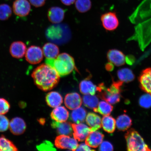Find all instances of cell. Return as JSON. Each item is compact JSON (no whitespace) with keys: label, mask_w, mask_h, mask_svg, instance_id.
Listing matches in <instances>:
<instances>
[{"label":"cell","mask_w":151,"mask_h":151,"mask_svg":"<svg viewBox=\"0 0 151 151\" xmlns=\"http://www.w3.org/2000/svg\"><path fill=\"white\" fill-rule=\"evenodd\" d=\"M127 150L129 151H151L142 137L136 131L130 129L125 135Z\"/></svg>","instance_id":"obj_6"},{"label":"cell","mask_w":151,"mask_h":151,"mask_svg":"<svg viewBox=\"0 0 151 151\" xmlns=\"http://www.w3.org/2000/svg\"><path fill=\"white\" fill-rule=\"evenodd\" d=\"M79 88L81 93L85 95H94L97 91V87L88 79L81 81Z\"/></svg>","instance_id":"obj_24"},{"label":"cell","mask_w":151,"mask_h":151,"mask_svg":"<svg viewBox=\"0 0 151 151\" xmlns=\"http://www.w3.org/2000/svg\"><path fill=\"white\" fill-rule=\"evenodd\" d=\"M9 128L14 135H20L25 131L26 124L23 119L17 117L13 118L9 122Z\"/></svg>","instance_id":"obj_15"},{"label":"cell","mask_w":151,"mask_h":151,"mask_svg":"<svg viewBox=\"0 0 151 151\" xmlns=\"http://www.w3.org/2000/svg\"><path fill=\"white\" fill-rule=\"evenodd\" d=\"M27 47L24 42L21 41H17L11 43L9 47V52L13 58L20 59L25 55Z\"/></svg>","instance_id":"obj_16"},{"label":"cell","mask_w":151,"mask_h":151,"mask_svg":"<svg viewBox=\"0 0 151 151\" xmlns=\"http://www.w3.org/2000/svg\"><path fill=\"white\" fill-rule=\"evenodd\" d=\"M114 65L110 62L106 64L105 67L106 69L109 71H112L114 70Z\"/></svg>","instance_id":"obj_41"},{"label":"cell","mask_w":151,"mask_h":151,"mask_svg":"<svg viewBox=\"0 0 151 151\" xmlns=\"http://www.w3.org/2000/svg\"><path fill=\"white\" fill-rule=\"evenodd\" d=\"M139 80L141 89L151 95V68L143 70Z\"/></svg>","instance_id":"obj_13"},{"label":"cell","mask_w":151,"mask_h":151,"mask_svg":"<svg viewBox=\"0 0 151 151\" xmlns=\"http://www.w3.org/2000/svg\"><path fill=\"white\" fill-rule=\"evenodd\" d=\"M86 116V111L83 107H80L74 109L71 114V118L76 124L84 122Z\"/></svg>","instance_id":"obj_28"},{"label":"cell","mask_w":151,"mask_h":151,"mask_svg":"<svg viewBox=\"0 0 151 151\" xmlns=\"http://www.w3.org/2000/svg\"><path fill=\"white\" fill-rule=\"evenodd\" d=\"M32 5L36 7L43 6L46 3V0H28Z\"/></svg>","instance_id":"obj_39"},{"label":"cell","mask_w":151,"mask_h":151,"mask_svg":"<svg viewBox=\"0 0 151 151\" xmlns=\"http://www.w3.org/2000/svg\"><path fill=\"white\" fill-rule=\"evenodd\" d=\"M43 55L47 59H55L59 54L60 50L58 47L54 43H46L42 48Z\"/></svg>","instance_id":"obj_21"},{"label":"cell","mask_w":151,"mask_h":151,"mask_svg":"<svg viewBox=\"0 0 151 151\" xmlns=\"http://www.w3.org/2000/svg\"><path fill=\"white\" fill-rule=\"evenodd\" d=\"M136 25L133 35L142 42H151V0H143L129 17Z\"/></svg>","instance_id":"obj_1"},{"label":"cell","mask_w":151,"mask_h":151,"mask_svg":"<svg viewBox=\"0 0 151 151\" xmlns=\"http://www.w3.org/2000/svg\"><path fill=\"white\" fill-rule=\"evenodd\" d=\"M55 144L58 148L73 151L76 150L78 145L77 139L74 137H71L68 135H61L56 137Z\"/></svg>","instance_id":"obj_7"},{"label":"cell","mask_w":151,"mask_h":151,"mask_svg":"<svg viewBox=\"0 0 151 151\" xmlns=\"http://www.w3.org/2000/svg\"><path fill=\"white\" fill-rule=\"evenodd\" d=\"M134 62V58L133 56H126V62L129 65H132Z\"/></svg>","instance_id":"obj_43"},{"label":"cell","mask_w":151,"mask_h":151,"mask_svg":"<svg viewBox=\"0 0 151 151\" xmlns=\"http://www.w3.org/2000/svg\"><path fill=\"white\" fill-rule=\"evenodd\" d=\"M65 11L61 7L54 6L48 9L47 16L50 21L54 24L61 22L65 18Z\"/></svg>","instance_id":"obj_14"},{"label":"cell","mask_w":151,"mask_h":151,"mask_svg":"<svg viewBox=\"0 0 151 151\" xmlns=\"http://www.w3.org/2000/svg\"><path fill=\"white\" fill-rule=\"evenodd\" d=\"M123 83L120 81L113 82L109 88H107L103 83L99 84L97 87L98 96L101 99L111 104L118 103L120 100L121 88Z\"/></svg>","instance_id":"obj_4"},{"label":"cell","mask_w":151,"mask_h":151,"mask_svg":"<svg viewBox=\"0 0 151 151\" xmlns=\"http://www.w3.org/2000/svg\"><path fill=\"white\" fill-rule=\"evenodd\" d=\"M99 150L102 151H112L113 150V147L109 142L104 141L100 145Z\"/></svg>","instance_id":"obj_38"},{"label":"cell","mask_w":151,"mask_h":151,"mask_svg":"<svg viewBox=\"0 0 151 151\" xmlns=\"http://www.w3.org/2000/svg\"><path fill=\"white\" fill-rule=\"evenodd\" d=\"M76 151H93L94 150H91L90 147L87 145H86V143L85 144L84 143H82L80 145H78L76 149Z\"/></svg>","instance_id":"obj_40"},{"label":"cell","mask_w":151,"mask_h":151,"mask_svg":"<svg viewBox=\"0 0 151 151\" xmlns=\"http://www.w3.org/2000/svg\"><path fill=\"white\" fill-rule=\"evenodd\" d=\"M132 125L131 118L126 114L120 115L116 120V127L120 131H126L131 127Z\"/></svg>","instance_id":"obj_25"},{"label":"cell","mask_w":151,"mask_h":151,"mask_svg":"<svg viewBox=\"0 0 151 151\" xmlns=\"http://www.w3.org/2000/svg\"><path fill=\"white\" fill-rule=\"evenodd\" d=\"M104 135L97 131L91 132L85 140V143L93 148H96L103 142Z\"/></svg>","instance_id":"obj_19"},{"label":"cell","mask_w":151,"mask_h":151,"mask_svg":"<svg viewBox=\"0 0 151 151\" xmlns=\"http://www.w3.org/2000/svg\"><path fill=\"white\" fill-rule=\"evenodd\" d=\"M38 150H55L54 148L53 145L48 141H45L42 144L37 147Z\"/></svg>","instance_id":"obj_37"},{"label":"cell","mask_w":151,"mask_h":151,"mask_svg":"<svg viewBox=\"0 0 151 151\" xmlns=\"http://www.w3.org/2000/svg\"><path fill=\"white\" fill-rule=\"evenodd\" d=\"M117 75L120 81L123 82H131L135 79V75L133 71L128 68H123L119 70Z\"/></svg>","instance_id":"obj_27"},{"label":"cell","mask_w":151,"mask_h":151,"mask_svg":"<svg viewBox=\"0 0 151 151\" xmlns=\"http://www.w3.org/2000/svg\"><path fill=\"white\" fill-rule=\"evenodd\" d=\"M113 107L111 104L106 101H102L99 103L98 106L93 109L94 112H98L103 116H108L112 112Z\"/></svg>","instance_id":"obj_29"},{"label":"cell","mask_w":151,"mask_h":151,"mask_svg":"<svg viewBox=\"0 0 151 151\" xmlns=\"http://www.w3.org/2000/svg\"><path fill=\"white\" fill-rule=\"evenodd\" d=\"M101 126L105 132L113 133L116 129V120L109 115L105 116L101 119Z\"/></svg>","instance_id":"obj_26"},{"label":"cell","mask_w":151,"mask_h":151,"mask_svg":"<svg viewBox=\"0 0 151 151\" xmlns=\"http://www.w3.org/2000/svg\"><path fill=\"white\" fill-rule=\"evenodd\" d=\"M82 101L85 106L93 109L98 106L99 103V99L94 95H85L83 97Z\"/></svg>","instance_id":"obj_31"},{"label":"cell","mask_w":151,"mask_h":151,"mask_svg":"<svg viewBox=\"0 0 151 151\" xmlns=\"http://www.w3.org/2000/svg\"><path fill=\"white\" fill-rule=\"evenodd\" d=\"M9 122L4 115L0 114V132L6 131L9 128Z\"/></svg>","instance_id":"obj_36"},{"label":"cell","mask_w":151,"mask_h":151,"mask_svg":"<svg viewBox=\"0 0 151 151\" xmlns=\"http://www.w3.org/2000/svg\"><path fill=\"white\" fill-rule=\"evenodd\" d=\"M86 121L92 132L97 131L101 127V117L95 113H88L86 116Z\"/></svg>","instance_id":"obj_22"},{"label":"cell","mask_w":151,"mask_h":151,"mask_svg":"<svg viewBox=\"0 0 151 151\" xmlns=\"http://www.w3.org/2000/svg\"><path fill=\"white\" fill-rule=\"evenodd\" d=\"M52 120L58 122H65L69 118L68 111L63 106L56 107L52 110L50 114Z\"/></svg>","instance_id":"obj_20"},{"label":"cell","mask_w":151,"mask_h":151,"mask_svg":"<svg viewBox=\"0 0 151 151\" xmlns=\"http://www.w3.org/2000/svg\"><path fill=\"white\" fill-rule=\"evenodd\" d=\"M12 14V9L10 6L6 4H0V20L8 19Z\"/></svg>","instance_id":"obj_33"},{"label":"cell","mask_w":151,"mask_h":151,"mask_svg":"<svg viewBox=\"0 0 151 151\" xmlns=\"http://www.w3.org/2000/svg\"><path fill=\"white\" fill-rule=\"evenodd\" d=\"M42 119V120H41V119L40 120V124H42L43 123H44L45 120H43L42 119Z\"/></svg>","instance_id":"obj_44"},{"label":"cell","mask_w":151,"mask_h":151,"mask_svg":"<svg viewBox=\"0 0 151 151\" xmlns=\"http://www.w3.org/2000/svg\"><path fill=\"white\" fill-rule=\"evenodd\" d=\"M46 36L49 40L53 42L62 43L69 40L70 38V32L67 26L56 24L47 28Z\"/></svg>","instance_id":"obj_5"},{"label":"cell","mask_w":151,"mask_h":151,"mask_svg":"<svg viewBox=\"0 0 151 151\" xmlns=\"http://www.w3.org/2000/svg\"><path fill=\"white\" fill-rule=\"evenodd\" d=\"M45 62L55 69L60 77L70 74L75 68L74 59L66 53L58 55L55 59H46Z\"/></svg>","instance_id":"obj_3"},{"label":"cell","mask_w":151,"mask_h":151,"mask_svg":"<svg viewBox=\"0 0 151 151\" xmlns=\"http://www.w3.org/2000/svg\"><path fill=\"white\" fill-rule=\"evenodd\" d=\"M107 58L109 62L120 67L126 63V57L123 52L116 49H111L107 52Z\"/></svg>","instance_id":"obj_12"},{"label":"cell","mask_w":151,"mask_h":151,"mask_svg":"<svg viewBox=\"0 0 151 151\" xmlns=\"http://www.w3.org/2000/svg\"><path fill=\"white\" fill-rule=\"evenodd\" d=\"M75 2L76 8L81 13L88 12L91 8V0H76Z\"/></svg>","instance_id":"obj_32"},{"label":"cell","mask_w":151,"mask_h":151,"mask_svg":"<svg viewBox=\"0 0 151 151\" xmlns=\"http://www.w3.org/2000/svg\"><path fill=\"white\" fill-rule=\"evenodd\" d=\"M14 14L20 17L28 16L31 12V6L27 0H15L12 5Z\"/></svg>","instance_id":"obj_10"},{"label":"cell","mask_w":151,"mask_h":151,"mask_svg":"<svg viewBox=\"0 0 151 151\" xmlns=\"http://www.w3.org/2000/svg\"><path fill=\"white\" fill-rule=\"evenodd\" d=\"M34 83L43 91L52 89L59 82L60 75L53 68L47 64H42L34 70L32 74Z\"/></svg>","instance_id":"obj_2"},{"label":"cell","mask_w":151,"mask_h":151,"mask_svg":"<svg viewBox=\"0 0 151 151\" xmlns=\"http://www.w3.org/2000/svg\"><path fill=\"white\" fill-rule=\"evenodd\" d=\"M101 21L104 28L108 31H114L119 25L118 19L114 12H108L103 14L101 17Z\"/></svg>","instance_id":"obj_9"},{"label":"cell","mask_w":151,"mask_h":151,"mask_svg":"<svg viewBox=\"0 0 151 151\" xmlns=\"http://www.w3.org/2000/svg\"><path fill=\"white\" fill-rule=\"evenodd\" d=\"M82 103V100L80 96L76 92L68 94L65 97V105L71 110H74L80 107Z\"/></svg>","instance_id":"obj_17"},{"label":"cell","mask_w":151,"mask_h":151,"mask_svg":"<svg viewBox=\"0 0 151 151\" xmlns=\"http://www.w3.org/2000/svg\"><path fill=\"white\" fill-rule=\"evenodd\" d=\"M25 55L26 61L32 65L40 63L44 56L42 49L36 46L29 47L26 50Z\"/></svg>","instance_id":"obj_8"},{"label":"cell","mask_w":151,"mask_h":151,"mask_svg":"<svg viewBox=\"0 0 151 151\" xmlns=\"http://www.w3.org/2000/svg\"><path fill=\"white\" fill-rule=\"evenodd\" d=\"M72 126L73 130V137L79 141L86 140V138L92 132L89 126L82 123L72 124Z\"/></svg>","instance_id":"obj_11"},{"label":"cell","mask_w":151,"mask_h":151,"mask_svg":"<svg viewBox=\"0 0 151 151\" xmlns=\"http://www.w3.org/2000/svg\"><path fill=\"white\" fill-rule=\"evenodd\" d=\"M10 107V104L6 99L0 98V114H6L9 112Z\"/></svg>","instance_id":"obj_35"},{"label":"cell","mask_w":151,"mask_h":151,"mask_svg":"<svg viewBox=\"0 0 151 151\" xmlns=\"http://www.w3.org/2000/svg\"><path fill=\"white\" fill-rule=\"evenodd\" d=\"M52 127L55 129L58 133L61 135H68L71 136L73 135V130L72 124L68 122H52Z\"/></svg>","instance_id":"obj_18"},{"label":"cell","mask_w":151,"mask_h":151,"mask_svg":"<svg viewBox=\"0 0 151 151\" xmlns=\"http://www.w3.org/2000/svg\"><path fill=\"white\" fill-rule=\"evenodd\" d=\"M139 104L143 108H150L151 107V95L147 93L141 96L139 99Z\"/></svg>","instance_id":"obj_34"},{"label":"cell","mask_w":151,"mask_h":151,"mask_svg":"<svg viewBox=\"0 0 151 151\" xmlns=\"http://www.w3.org/2000/svg\"><path fill=\"white\" fill-rule=\"evenodd\" d=\"M18 148L12 141L4 136L0 137V151H16Z\"/></svg>","instance_id":"obj_30"},{"label":"cell","mask_w":151,"mask_h":151,"mask_svg":"<svg viewBox=\"0 0 151 151\" xmlns=\"http://www.w3.org/2000/svg\"><path fill=\"white\" fill-rule=\"evenodd\" d=\"M46 100L47 105L50 107L56 108L63 103V98L58 92L52 91L47 93Z\"/></svg>","instance_id":"obj_23"},{"label":"cell","mask_w":151,"mask_h":151,"mask_svg":"<svg viewBox=\"0 0 151 151\" xmlns=\"http://www.w3.org/2000/svg\"><path fill=\"white\" fill-rule=\"evenodd\" d=\"M63 4L66 6H70L73 4L76 0H60Z\"/></svg>","instance_id":"obj_42"}]
</instances>
